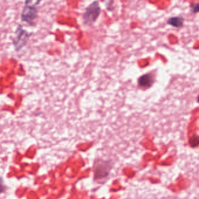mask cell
<instances>
[{
  "label": "cell",
  "instance_id": "3957f363",
  "mask_svg": "<svg viewBox=\"0 0 199 199\" xmlns=\"http://www.w3.org/2000/svg\"><path fill=\"white\" fill-rule=\"evenodd\" d=\"M31 35L26 31L24 30L20 25L18 26L15 32V36L13 39V45L16 50H20L26 45Z\"/></svg>",
  "mask_w": 199,
  "mask_h": 199
},
{
  "label": "cell",
  "instance_id": "6da1fadb",
  "mask_svg": "<svg viewBox=\"0 0 199 199\" xmlns=\"http://www.w3.org/2000/svg\"><path fill=\"white\" fill-rule=\"evenodd\" d=\"M100 13V7L98 1H93L85 8L82 15L83 23L85 25L90 27L96 21Z\"/></svg>",
  "mask_w": 199,
  "mask_h": 199
},
{
  "label": "cell",
  "instance_id": "7a4b0ae2",
  "mask_svg": "<svg viewBox=\"0 0 199 199\" xmlns=\"http://www.w3.org/2000/svg\"><path fill=\"white\" fill-rule=\"evenodd\" d=\"M40 1H27L25 2L22 13L21 15V19L28 24H33V20L37 16L38 10L36 6L40 3Z\"/></svg>",
  "mask_w": 199,
  "mask_h": 199
},
{
  "label": "cell",
  "instance_id": "52a82bcc",
  "mask_svg": "<svg viewBox=\"0 0 199 199\" xmlns=\"http://www.w3.org/2000/svg\"><path fill=\"white\" fill-rule=\"evenodd\" d=\"M5 186L4 185V182L2 178H0V193H2L5 190Z\"/></svg>",
  "mask_w": 199,
  "mask_h": 199
},
{
  "label": "cell",
  "instance_id": "5b68a950",
  "mask_svg": "<svg viewBox=\"0 0 199 199\" xmlns=\"http://www.w3.org/2000/svg\"><path fill=\"white\" fill-rule=\"evenodd\" d=\"M185 22V19L181 16H172L169 18L166 23L168 25H171L174 27L180 28L183 26Z\"/></svg>",
  "mask_w": 199,
  "mask_h": 199
},
{
  "label": "cell",
  "instance_id": "277c9868",
  "mask_svg": "<svg viewBox=\"0 0 199 199\" xmlns=\"http://www.w3.org/2000/svg\"><path fill=\"white\" fill-rule=\"evenodd\" d=\"M155 81V77L152 74H146L139 77L138 80V85L141 88H149L153 86Z\"/></svg>",
  "mask_w": 199,
  "mask_h": 199
},
{
  "label": "cell",
  "instance_id": "8992f818",
  "mask_svg": "<svg viewBox=\"0 0 199 199\" xmlns=\"http://www.w3.org/2000/svg\"><path fill=\"white\" fill-rule=\"evenodd\" d=\"M190 7L191 8V12L193 13H197L199 12V3L197 4H194V3H192L190 5Z\"/></svg>",
  "mask_w": 199,
  "mask_h": 199
}]
</instances>
